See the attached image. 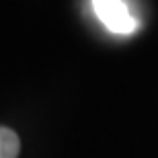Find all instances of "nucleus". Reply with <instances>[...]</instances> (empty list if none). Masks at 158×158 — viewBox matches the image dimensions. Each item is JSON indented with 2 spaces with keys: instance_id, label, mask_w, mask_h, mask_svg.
I'll use <instances>...</instances> for the list:
<instances>
[{
  "instance_id": "1",
  "label": "nucleus",
  "mask_w": 158,
  "mask_h": 158,
  "mask_svg": "<svg viewBox=\"0 0 158 158\" xmlns=\"http://www.w3.org/2000/svg\"><path fill=\"white\" fill-rule=\"evenodd\" d=\"M93 10L101 19V23L113 33L127 35L138 29V19L131 15L129 4L123 0H94Z\"/></svg>"
},
{
  "instance_id": "2",
  "label": "nucleus",
  "mask_w": 158,
  "mask_h": 158,
  "mask_svg": "<svg viewBox=\"0 0 158 158\" xmlns=\"http://www.w3.org/2000/svg\"><path fill=\"white\" fill-rule=\"evenodd\" d=\"M21 150L19 135L8 127H0V158H17Z\"/></svg>"
}]
</instances>
